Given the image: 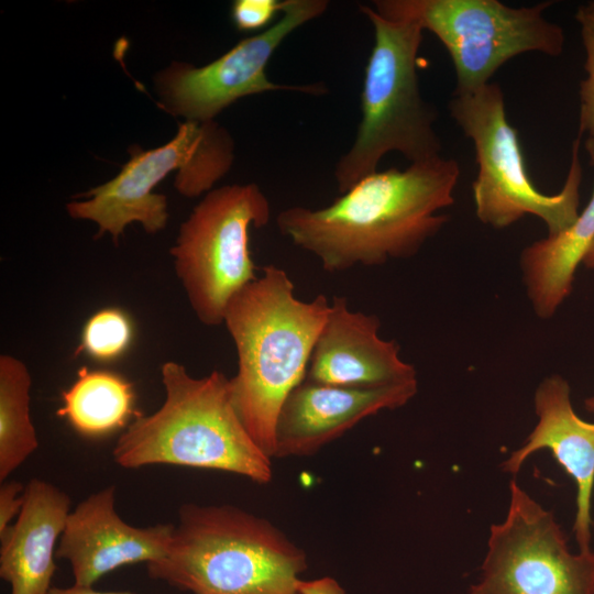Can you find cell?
<instances>
[{"instance_id":"obj_1","label":"cell","mask_w":594,"mask_h":594,"mask_svg":"<svg viewBox=\"0 0 594 594\" xmlns=\"http://www.w3.org/2000/svg\"><path fill=\"white\" fill-rule=\"evenodd\" d=\"M459 163L440 156L405 169L376 170L329 206H294L276 217L280 234L314 254L329 273L417 254L447 223Z\"/></svg>"},{"instance_id":"obj_2","label":"cell","mask_w":594,"mask_h":594,"mask_svg":"<svg viewBox=\"0 0 594 594\" xmlns=\"http://www.w3.org/2000/svg\"><path fill=\"white\" fill-rule=\"evenodd\" d=\"M306 552L270 520L233 505L184 504L168 551L148 575L193 594H344L302 581Z\"/></svg>"},{"instance_id":"obj_3","label":"cell","mask_w":594,"mask_h":594,"mask_svg":"<svg viewBox=\"0 0 594 594\" xmlns=\"http://www.w3.org/2000/svg\"><path fill=\"white\" fill-rule=\"evenodd\" d=\"M294 289L283 268L266 265L231 298L223 317L238 354V372L230 378L232 402L254 442L271 459L278 413L306 377L330 307L324 295L302 301Z\"/></svg>"},{"instance_id":"obj_4","label":"cell","mask_w":594,"mask_h":594,"mask_svg":"<svg viewBox=\"0 0 594 594\" xmlns=\"http://www.w3.org/2000/svg\"><path fill=\"white\" fill-rule=\"evenodd\" d=\"M165 400L138 415L112 451L124 469L167 464L218 470L267 484L272 459L254 442L232 402L230 378L218 370L191 376L174 361L161 366Z\"/></svg>"},{"instance_id":"obj_5","label":"cell","mask_w":594,"mask_h":594,"mask_svg":"<svg viewBox=\"0 0 594 594\" xmlns=\"http://www.w3.org/2000/svg\"><path fill=\"white\" fill-rule=\"evenodd\" d=\"M359 9L373 25L374 43L361 91L362 118L351 147L334 168L341 194L376 172L389 152L411 164L440 156L442 150L435 128L438 114L424 99L417 74L422 28L383 0Z\"/></svg>"},{"instance_id":"obj_6","label":"cell","mask_w":594,"mask_h":594,"mask_svg":"<svg viewBox=\"0 0 594 594\" xmlns=\"http://www.w3.org/2000/svg\"><path fill=\"white\" fill-rule=\"evenodd\" d=\"M451 117L474 145L477 175L472 184L479 220L492 228H507L526 215L541 219L548 235H557L579 216L582 164L581 138L572 144L571 162L561 190L541 193L525 166L516 129L508 122L504 94L496 82L464 94H453Z\"/></svg>"},{"instance_id":"obj_7","label":"cell","mask_w":594,"mask_h":594,"mask_svg":"<svg viewBox=\"0 0 594 594\" xmlns=\"http://www.w3.org/2000/svg\"><path fill=\"white\" fill-rule=\"evenodd\" d=\"M234 143L226 129L212 121H185L168 143L147 151L135 148L131 160L111 180L79 194L66 205L74 219L97 223V237L111 234L113 242L132 222L154 234L165 228L166 197L153 193L170 172L177 170L175 187L194 198L212 190L230 169Z\"/></svg>"},{"instance_id":"obj_8","label":"cell","mask_w":594,"mask_h":594,"mask_svg":"<svg viewBox=\"0 0 594 594\" xmlns=\"http://www.w3.org/2000/svg\"><path fill=\"white\" fill-rule=\"evenodd\" d=\"M271 205L256 184L212 189L180 224L170 249L176 275L198 320L223 323L231 298L257 278L250 228L265 227Z\"/></svg>"},{"instance_id":"obj_9","label":"cell","mask_w":594,"mask_h":594,"mask_svg":"<svg viewBox=\"0 0 594 594\" xmlns=\"http://www.w3.org/2000/svg\"><path fill=\"white\" fill-rule=\"evenodd\" d=\"M393 11L436 35L455 72L453 94L491 82L509 59L529 52L557 57L564 50L563 29L546 19L552 1L513 8L498 0H383Z\"/></svg>"},{"instance_id":"obj_10","label":"cell","mask_w":594,"mask_h":594,"mask_svg":"<svg viewBox=\"0 0 594 594\" xmlns=\"http://www.w3.org/2000/svg\"><path fill=\"white\" fill-rule=\"evenodd\" d=\"M503 522L491 526L482 576L466 594H594V552L571 553L553 514L512 480Z\"/></svg>"},{"instance_id":"obj_11","label":"cell","mask_w":594,"mask_h":594,"mask_svg":"<svg viewBox=\"0 0 594 594\" xmlns=\"http://www.w3.org/2000/svg\"><path fill=\"white\" fill-rule=\"evenodd\" d=\"M327 0H284L280 18L264 31L241 40L213 62L195 67L173 63L160 73L156 89L163 108L187 121H212L237 100L270 91H292L321 96L322 82L287 85L272 81L266 66L295 30L321 16Z\"/></svg>"},{"instance_id":"obj_12","label":"cell","mask_w":594,"mask_h":594,"mask_svg":"<svg viewBox=\"0 0 594 594\" xmlns=\"http://www.w3.org/2000/svg\"><path fill=\"white\" fill-rule=\"evenodd\" d=\"M114 502L116 487L111 485L90 494L67 517L56 559L69 562L76 586L92 587L118 568L148 564L168 551L174 525H129L118 515Z\"/></svg>"},{"instance_id":"obj_13","label":"cell","mask_w":594,"mask_h":594,"mask_svg":"<svg viewBox=\"0 0 594 594\" xmlns=\"http://www.w3.org/2000/svg\"><path fill=\"white\" fill-rule=\"evenodd\" d=\"M417 393V380L383 387L359 388L304 380L278 413L273 459L316 454L361 420L407 404Z\"/></svg>"},{"instance_id":"obj_14","label":"cell","mask_w":594,"mask_h":594,"mask_svg":"<svg viewBox=\"0 0 594 594\" xmlns=\"http://www.w3.org/2000/svg\"><path fill=\"white\" fill-rule=\"evenodd\" d=\"M376 315L354 311L334 296L309 360L306 380L344 387L374 388L417 380L399 358L396 341L378 336Z\"/></svg>"},{"instance_id":"obj_15","label":"cell","mask_w":594,"mask_h":594,"mask_svg":"<svg viewBox=\"0 0 594 594\" xmlns=\"http://www.w3.org/2000/svg\"><path fill=\"white\" fill-rule=\"evenodd\" d=\"M538 424L526 442L502 463L516 475L535 452L548 449L576 484L573 532L580 551L591 550V503L594 486V424L581 419L570 399L569 383L560 375L546 377L535 393Z\"/></svg>"},{"instance_id":"obj_16","label":"cell","mask_w":594,"mask_h":594,"mask_svg":"<svg viewBox=\"0 0 594 594\" xmlns=\"http://www.w3.org/2000/svg\"><path fill=\"white\" fill-rule=\"evenodd\" d=\"M70 498L54 484L32 479L13 524L0 535V576L11 594H47Z\"/></svg>"},{"instance_id":"obj_17","label":"cell","mask_w":594,"mask_h":594,"mask_svg":"<svg viewBox=\"0 0 594 594\" xmlns=\"http://www.w3.org/2000/svg\"><path fill=\"white\" fill-rule=\"evenodd\" d=\"M594 240L592 197L571 227L536 241L520 255V267L535 314L548 319L571 294L574 273Z\"/></svg>"},{"instance_id":"obj_18","label":"cell","mask_w":594,"mask_h":594,"mask_svg":"<svg viewBox=\"0 0 594 594\" xmlns=\"http://www.w3.org/2000/svg\"><path fill=\"white\" fill-rule=\"evenodd\" d=\"M57 415L86 437H103L129 426L134 410L132 384L108 371H78L76 381L63 392Z\"/></svg>"},{"instance_id":"obj_19","label":"cell","mask_w":594,"mask_h":594,"mask_svg":"<svg viewBox=\"0 0 594 594\" xmlns=\"http://www.w3.org/2000/svg\"><path fill=\"white\" fill-rule=\"evenodd\" d=\"M32 377L15 356H0V482L8 480L37 449L31 419Z\"/></svg>"},{"instance_id":"obj_20","label":"cell","mask_w":594,"mask_h":594,"mask_svg":"<svg viewBox=\"0 0 594 594\" xmlns=\"http://www.w3.org/2000/svg\"><path fill=\"white\" fill-rule=\"evenodd\" d=\"M133 334L129 315L116 307L103 308L86 321L77 353L85 352L99 362H111L127 352Z\"/></svg>"},{"instance_id":"obj_21","label":"cell","mask_w":594,"mask_h":594,"mask_svg":"<svg viewBox=\"0 0 594 594\" xmlns=\"http://www.w3.org/2000/svg\"><path fill=\"white\" fill-rule=\"evenodd\" d=\"M575 19L585 51L586 77L580 82L579 136L584 138V150L594 168V1L581 4Z\"/></svg>"},{"instance_id":"obj_22","label":"cell","mask_w":594,"mask_h":594,"mask_svg":"<svg viewBox=\"0 0 594 594\" xmlns=\"http://www.w3.org/2000/svg\"><path fill=\"white\" fill-rule=\"evenodd\" d=\"M282 8L280 0H237L231 7V19L240 31H258L271 26Z\"/></svg>"},{"instance_id":"obj_23","label":"cell","mask_w":594,"mask_h":594,"mask_svg":"<svg viewBox=\"0 0 594 594\" xmlns=\"http://www.w3.org/2000/svg\"><path fill=\"white\" fill-rule=\"evenodd\" d=\"M25 487L19 481H3L0 485V535L14 521L24 504Z\"/></svg>"},{"instance_id":"obj_24","label":"cell","mask_w":594,"mask_h":594,"mask_svg":"<svg viewBox=\"0 0 594 594\" xmlns=\"http://www.w3.org/2000/svg\"><path fill=\"white\" fill-rule=\"evenodd\" d=\"M47 594H132L130 592H102L97 591L94 587H80V586H69V587H51Z\"/></svg>"},{"instance_id":"obj_25","label":"cell","mask_w":594,"mask_h":594,"mask_svg":"<svg viewBox=\"0 0 594 594\" xmlns=\"http://www.w3.org/2000/svg\"><path fill=\"white\" fill-rule=\"evenodd\" d=\"M582 263L584 264L585 267L594 271V240L587 248L583 256Z\"/></svg>"},{"instance_id":"obj_26","label":"cell","mask_w":594,"mask_h":594,"mask_svg":"<svg viewBox=\"0 0 594 594\" xmlns=\"http://www.w3.org/2000/svg\"><path fill=\"white\" fill-rule=\"evenodd\" d=\"M585 408H586L590 413L594 414V396H593V397H590V398H587V399L585 400Z\"/></svg>"}]
</instances>
